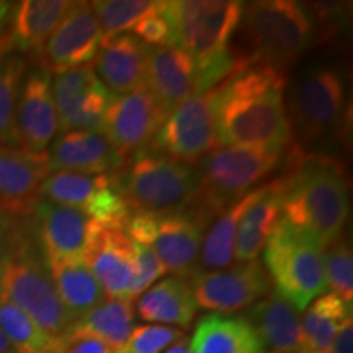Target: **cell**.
I'll return each mask as SVG.
<instances>
[{"label":"cell","instance_id":"37","mask_svg":"<svg viewBox=\"0 0 353 353\" xmlns=\"http://www.w3.org/2000/svg\"><path fill=\"white\" fill-rule=\"evenodd\" d=\"M183 339V330L169 325H136L128 341L114 353H161Z\"/></svg>","mask_w":353,"mask_h":353},{"label":"cell","instance_id":"19","mask_svg":"<svg viewBox=\"0 0 353 353\" xmlns=\"http://www.w3.org/2000/svg\"><path fill=\"white\" fill-rule=\"evenodd\" d=\"M48 156L0 145V210L25 219L41 200V185L50 175Z\"/></svg>","mask_w":353,"mask_h":353},{"label":"cell","instance_id":"27","mask_svg":"<svg viewBox=\"0 0 353 353\" xmlns=\"http://www.w3.org/2000/svg\"><path fill=\"white\" fill-rule=\"evenodd\" d=\"M70 3L68 0H23L13 3L10 17V50L19 52H38L48 39Z\"/></svg>","mask_w":353,"mask_h":353},{"label":"cell","instance_id":"18","mask_svg":"<svg viewBox=\"0 0 353 353\" xmlns=\"http://www.w3.org/2000/svg\"><path fill=\"white\" fill-rule=\"evenodd\" d=\"M51 81L43 68L25 72L15 114L17 144L25 152L44 154L59 131Z\"/></svg>","mask_w":353,"mask_h":353},{"label":"cell","instance_id":"31","mask_svg":"<svg viewBox=\"0 0 353 353\" xmlns=\"http://www.w3.org/2000/svg\"><path fill=\"white\" fill-rule=\"evenodd\" d=\"M255 193H257V188L231 203L223 213L218 214L219 218L214 221L210 231L205 234V239L201 241L198 268L205 267L206 270H221L234 262V242H236L237 226L247 206L255 198Z\"/></svg>","mask_w":353,"mask_h":353},{"label":"cell","instance_id":"46","mask_svg":"<svg viewBox=\"0 0 353 353\" xmlns=\"http://www.w3.org/2000/svg\"><path fill=\"white\" fill-rule=\"evenodd\" d=\"M46 353H50V352H46Z\"/></svg>","mask_w":353,"mask_h":353},{"label":"cell","instance_id":"7","mask_svg":"<svg viewBox=\"0 0 353 353\" xmlns=\"http://www.w3.org/2000/svg\"><path fill=\"white\" fill-rule=\"evenodd\" d=\"M281 157V149L241 145L216 149L203 161L196 193L188 210L196 211L205 219L218 216L270 175L280 165Z\"/></svg>","mask_w":353,"mask_h":353},{"label":"cell","instance_id":"38","mask_svg":"<svg viewBox=\"0 0 353 353\" xmlns=\"http://www.w3.org/2000/svg\"><path fill=\"white\" fill-rule=\"evenodd\" d=\"M132 259H134V276L130 291V303L139 298L145 290L151 286L162 275H165V268L151 247L132 241Z\"/></svg>","mask_w":353,"mask_h":353},{"label":"cell","instance_id":"29","mask_svg":"<svg viewBox=\"0 0 353 353\" xmlns=\"http://www.w3.org/2000/svg\"><path fill=\"white\" fill-rule=\"evenodd\" d=\"M52 283L74 322L105 301L103 290L83 260L48 262Z\"/></svg>","mask_w":353,"mask_h":353},{"label":"cell","instance_id":"33","mask_svg":"<svg viewBox=\"0 0 353 353\" xmlns=\"http://www.w3.org/2000/svg\"><path fill=\"white\" fill-rule=\"evenodd\" d=\"M0 330L15 353L51 352L52 339L15 304L0 296Z\"/></svg>","mask_w":353,"mask_h":353},{"label":"cell","instance_id":"42","mask_svg":"<svg viewBox=\"0 0 353 353\" xmlns=\"http://www.w3.org/2000/svg\"><path fill=\"white\" fill-rule=\"evenodd\" d=\"M12 2L0 0V57L7 56L10 51V17Z\"/></svg>","mask_w":353,"mask_h":353},{"label":"cell","instance_id":"10","mask_svg":"<svg viewBox=\"0 0 353 353\" xmlns=\"http://www.w3.org/2000/svg\"><path fill=\"white\" fill-rule=\"evenodd\" d=\"M117 174L50 172L41 185V198L82 211L101 226L125 229L132 211Z\"/></svg>","mask_w":353,"mask_h":353},{"label":"cell","instance_id":"40","mask_svg":"<svg viewBox=\"0 0 353 353\" xmlns=\"http://www.w3.org/2000/svg\"><path fill=\"white\" fill-rule=\"evenodd\" d=\"M25 224L21 219L13 218L12 214L0 210V276L15 254Z\"/></svg>","mask_w":353,"mask_h":353},{"label":"cell","instance_id":"25","mask_svg":"<svg viewBox=\"0 0 353 353\" xmlns=\"http://www.w3.org/2000/svg\"><path fill=\"white\" fill-rule=\"evenodd\" d=\"M283 182L273 180L257 187L255 198L247 206L237 226L234 242V260L237 263H247L257 260L276 224L283 218Z\"/></svg>","mask_w":353,"mask_h":353},{"label":"cell","instance_id":"12","mask_svg":"<svg viewBox=\"0 0 353 353\" xmlns=\"http://www.w3.org/2000/svg\"><path fill=\"white\" fill-rule=\"evenodd\" d=\"M216 130V88L193 94L169 114L157 131L152 151L182 164H195L219 149Z\"/></svg>","mask_w":353,"mask_h":353},{"label":"cell","instance_id":"34","mask_svg":"<svg viewBox=\"0 0 353 353\" xmlns=\"http://www.w3.org/2000/svg\"><path fill=\"white\" fill-rule=\"evenodd\" d=\"M26 63L21 57L7 54L0 57V145L19 148L15 131L17 103Z\"/></svg>","mask_w":353,"mask_h":353},{"label":"cell","instance_id":"8","mask_svg":"<svg viewBox=\"0 0 353 353\" xmlns=\"http://www.w3.org/2000/svg\"><path fill=\"white\" fill-rule=\"evenodd\" d=\"M117 175L132 213L187 210L198 188V172L193 167L152 149L134 154Z\"/></svg>","mask_w":353,"mask_h":353},{"label":"cell","instance_id":"9","mask_svg":"<svg viewBox=\"0 0 353 353\" xmlns=\"http://www.w3.org/2000/svg\"><path fill=\"white\" fill-rule=\"evenodd\" d=\"M206 219L196 211L132 213L125 231L131 241L151 247L165 272L192 278L198 272Z\"/></svg>","mask_w":353,"mask_h":353},{"label":"cell","instance_id":"44","mask_svg":"<svg viewBox=\"0 0 353 353\" xmlns=\"http://www.w3.org/2000/svg\"><path fill=\"white\" fill-rule=\"evenodd\" d=\"M0 353H15L12 343L7 341V337L2 334V330H0Z\"/></svg>","mask_w":353,"mask_h":353},{"label":"cell","instance_id":"1","mask_svg":"<svg viewBox=\"0 0 353 353\" xmlns=\"http://www.w3.org/2000/svg\"><path fill=\"white\" fill-rule=\"evenodd\" d=\"M288 77L267 65H249L216 87L219 144L281 149L291 143L285 105Z\"/></svg>","mask_w":353,"mask_h":353},{"label":"cell","instance_id":"2","mask_svg":"<svg viewBox=\"0 0 353 353\" xmlns=\"http://www.w3.org/2000/svg\"><path fill=\"white\" fill-rule=\"evenodd\" d=\"M244 3L237 0H174L165 3L172 46H179L196 65L195 94L213 90L232 74L249 68L229 50L241 25Z\"/></svg>","mask_w":353,"mask_h":353},{"label":"cell","instance_id":"15","mask_svg":"<svg viewBox=\"0 0 353 353\" xmlns=\"http://www.w3.org/2000/svg\"><path fill=\"white\" fill-rule=\"evenodd\" d=\"M51 90L61 132L100 131L113 94L97 77L94 65L56 74Z\"/></svg>","mask_w":353,"mask_h":353},{"label":"cell","instance_id":"16","mask_svg":"<svg viewBox=\"0 0 353 353\" xmlns=\"http://www.w3.org/2000/svg\"><path fill=\"white\" fill-rule=\"evenodd\" d=\"M30 218L46 262L83 260L92 237L100 226L82 211L43 198L37 203Z\"/></svg>","mask_w":353,"mask_h":353},{"label":"cell","instance_id":"39","mask_svg":"<svg viewBox=\"0 0 353 353\" xmlns=\"http://www.w3.org/2000/svg\"><path fill=\"white\" fill-rule=\"evenodd\" d=\"M165 3L157 12L151 13L132 28L134 37L151 48L172 46V28L165 15Z\"/></svg>","mask_w":353,"mask_h":353},{"label":"cell","instance_id":"30","mask_svg":"<svg viewBox=\"0 0 353 353\" xmlns=\"http://www.w3.org/2000/svg\"><path fill=\"white\" fill-rule=\"evenodd\" d=\"M134 307L130 301L105 299L74 322L69 332L95 337L117 352L134 329Z\"/></svg>","mask_w":353,"mask_h":353},{"label":"cell","instance_id":"35","mask_svg":"<svg viewBox=\"0 0 353 353\" xmlns=\"http://www.w3.org/2000/svg\"><path fill=\"white\" fill-rule=\"evenodd\" d=\"M164 2L154 0H99L92 2L103 38L132 30L141 20L157 12Z\"/></svg>","mask_w":353,"mask_h":353},{"label":"cell","instance_id":"17","mask_svg":"<svg viewBox=\"0 0 353 353\" xmlns=\"http://www.w3.org/2000/svg\"><path fill=\"white\" fill-rule=\"evenodd\" d=\"M103 33L88 2H72L43 50L39 51L48 72H68L94 63Z\"/></svg>","mask_w":353,"mask_h":353},{"label":"cell","instance_id":"45","mask_svg":"<svg viewBox=\"0 0 353 353\" xmlns=\"http://www.w3.org/2000/svg\"><path fill=\"white\" fill-rule=\"evenodd\" d=\"M306 353H329V352H306Z\"/></svg>","mask_w":353,"mask_h":353},{"label":"cell","instance_id":"5","mask_svg":"<svg viewBox=\"0 0 353 353\" xmlns=\"http://www.w3.org/2000/svg\"><path fill=\"white\" fill-rule=\"evenodd\" d=\"M0 296L26 312L54 343L72 327L74 319L57 294L32 224H25L15 254L0 276Z\"/></svg>","mask_w":353,"mask_h":353},{"label":"cell","instance_id":"22","mask_svg":"<svg viewBox=\"0 0 353 353\" xmlns=\"http://www.w3.org/2000/svg\"><path fill=\"white\" fill-rule=\"evenodd\" d=\"M50 170L81 174H117L126 159L114 151L100 131H68L52 141L46 151Z\"/></svg>","mask_w":353,"mask_h":353},{"label":"cell","instance_id":"23","mask_svg":"<svg viewBox=\"0 0 353 353\" xmlns=\"http://www.w3.org/2000/svg\"><path fill=\"white\" fill-rule=\"evenodd\" d=\"M151 46L131 33L103 38L94 63L100 82L113 95L128 94L144 85L145 64Z\"/></svg>","mask_w":353,"mask_h":353},{"label":"cell","instance_id":"11","mask_svg":"<svg viewBox=\"0 0 353 353\" xmlns=\"http://www.w3.org/2000/svg\"><path fill=\"white\" fill-rule=\"evenodd\" d=\"M345 107V82L332 68H314L298 77L290 90L286 114L291 132L303 144L321 139L337 126Z\"/></svg>","mask_w":353,"mask_h":353},{"label":"cell","instance_id":"4","mask_svg":"<svg viewBox=\"0 0 353 353\" xmlns=\"http://www.w3.org/2000/svg\"><path fill=\"white\" fill-rule=\"evenodd\" d=\"M242 33L249 65H267L288 74L311 46L314 23L307 8L293 0L250 2L242 10Z\"/></svg>","mask_w":353,"mask_h":353},{"label":"cell","instance_id":"28","mask_svg":"<svg viewBox=\"0 0 353 353\" xmlns=\"http://www.w3.org/2000/svg\"><path fill=\"white\" fill-rule=\"evenodd\" d=\"M192 353H260L257 334L242 316L213 312L198 321L192 342Z\"/></svg>","mask_w":353,"mask_h":353},{"label":"cell","instance_id":"14","mask_svg":"<svg viewBox=\"0 0 353 353\" xmlns=\"http://www.w3.org/2000/svg\"><path fill=\"white\" fill-rule=\"evenodd\" d=\"M190 283L198 307L219 314L250 307L272 290L268 273L259 260L237 263L229 270L196 272Z\"/></svg>","mask_w":353,"mask_h":353},{"label":"cell","instance_id":"6","mask_svg":"<svg viewBox=\"0 0 353 353\" xmlns=\"http://www.w3.org/2000/svg\"><path fill=\"white\" fill-rule=\"evenodd\" d=\"M263 249L265 270L275 293L298 312L327 293L324 249L311 234L281 218Z\"/></svg>","mask_w":353,"mask_h":353},{"label":"cell","instance_id":"20","mask_svg":"<svg viewBox=\"0 0 353 353\" xmlns=\"http://www.w3.org/2000/svg\"><path fill=\"white\" fill-rule=\"evenodd\" d=\"M83 262L100 283L105 299L130 301L134 259L132 241L125 229L100 224L92 237Z\"/></svg>","mask_w":353,"mask_h":353},{"label":"cell","instance_id":"24","mask_svg":"<svg viewBox=\"0 0 353 353\" xmlns=\"http://www.w3.org/2000/svg\"><path fill=\"white\" fill-rule=\"evenodd\" d=\"M257 334L260 343L273 353H306L299 312L275 291L268 293L242 316Z\"/></svg>","mask_w":353,"mask_h":353},{"label":"cell","instance_id":"41","mask_svg":"<svg viewBox=\"0 0 353 353\" xmlns=\"http://www.w3.org/2000/svg\"><path fill=\"white\" fill-rule=\"evenodd\" d=\"M50 353H114L107 343L85 334L69 332L52 345Z\"/></svg>","mask_w":353,"mask_h":353},{"label":"cell","instance_id":"36","mask_svg":"<svg viewBox=\"0 0 353 353\" xmlns=\"http://www.w3.org/2000/svg\"><path fill=\"white\" fill-rule=\"evenodd\" d=\"M324 275L330 293L352 306L353 255L350 245L342 237L324 249Z\"/></svg>","mask_w":353,"mask_h":353},{"label":"cell","instance_id":"13","mask_svg":"<svg viewBox=\"0 0 353 353\" xmlns=\"http://www.w3.org/2000/svg\"><path fill=\"white\" fill-rule=\"evenodd\" d=\"M164 121L156 99L143 85L128 94L112 95L100 132L114 151L128 159L151 148Z\"/></svg>","mask_w":353,"mask_h":353},{"label":"cell","instance_id":"21","mask_svg":"<svg viewBox=\"0 0 353 353\" xmlns=\"http://www.w3.org/2000/svg\"><path fill=\"white\" fill-rule=\"evenodd\" d=\"M144 87L151 92L167 120L176 107L195 94L196 65L179 46L151 48Z\"/></svg>","mask_w":353,"mask_h":353},{"label":"cell","instance_id":"43","mask_svg":"<svg viewBox=\"0 0 353 353\" xmlns=\"http://www.w3.org/2000/svg\"><path fill=\"white\" fill-rule=\"evenodd\" d=\"M329 353H353V322L352 317L343 322L335 334Z\"/></svg>","mask_w":353,"mask_h":353},{"label":"cell","instance_id":"32","mask_svg":"<svg viewBox=\"0 0 353 353\" xmlns=\"http://www.w3.org/2000/svg\"><path fill=\"white\" fill-rule=\"evenodd\" d=\"M348 317H352V306L335 294L316 298L301 319L307 352H329L335 334Z\"/></svg>","mask_w":353,"mask_h":353},{"label":"cell","instance_id":"26","mask_svg":"<svg viewBox=\"0 0 353 353\" xmlns=\"http://www.w3.org/2000/svg\"><path fill=\"white\" fill-rule=\"evenodd\" d=\"M136 311L145 322L174 324L188 329L198 312L190 278L172 275L157 281L141 294Z\"/></svg>","mask_w":353,"mask_h":353},{"label":"cell","instance_id":"3","mask_svg":"<svg viewBox=\"0 0 353 353\" xmlns=\"http://www.w3.org/2000/svg\"><path fill=\"white\" fill-rule=\"evenodd\" d=\"M283 182V218L316 237L322 249L342 237L348 216L345 170L330 157L304 154L299 145L288 159Z\"/></svg>","mask_w":353,"mask_h":353}]
</instances>
